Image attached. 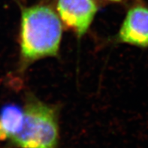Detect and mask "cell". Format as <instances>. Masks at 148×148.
<instances>
[{
	"instance_id": "6da1fadb",
	"label": "cell",
	"mask_w": 148,
	"mask_h": 148,
	"mask_svg": "<svg viewBox=\"0 0 148 148\" xmlns=\"http://www.w3.org/2000/svg\"><path fill=\"white\" fill-rule=\"evenodd\" d=\"M62 24L51 8L34 5L22 11L21 53L24 62L57 55L62 39Z\"/></svg>"
},
{
	"instance_id": "7a4b0ae2",
	"label": "cell",
	"mask_w": 148,
	"mask_h": 148,
	"mask_svg": "<svg viewBox=\"0 0 148 148\" xmlns=\"http://www.w3.org/2000/svg\"><path fill=\"white\" fill-rule=\"evenodd\" d=\"M59 138L56 112L38 100H29L23 109L21 129L11 139L21 148H54Z\"/></svg>"
},
{
	"instance_id": "3957f363",
	"label": "cell",
	"mask_w": 148,
	"mask_h": 148,
	"mask_svg": "<svg viewBox=\"0 0 148 148\" xmlns=\"http://www.w3.org/2000/svg\"><path fill=\"white\" fill-rule=\"evenodd\" d=\"M56 9L61 22L81 37L90 28L97 5L94 0H58Z\"/></svg>"
},
{
	"instance_id": "277c9868",
	"label": "cell",
	"mask_w": 148,
	"mask_h": 148,
	"mask_svg": "<svg viewBox=\"0 0 148 148\" xmlns=\"http://www.w3.org/2000/svg\"><path fill=\"white\" fill-rule=\"evenodd\" d=\"M120 42L135 47H148V7L138 5L126 15L118 34Z\"/></svg>"
},
{
	"instance_id": "5b68a950",
	"label": "cell",
	"mask_w": 148,
	"mask_h": 148,
	"mask_svg": "<svg viewBox=\"0 0 148 148\" xmlns=\"http://www.w3.org/2000/svg\"><path fill=\"white\" fill-rule=\"evenodd\" d=\"M23 120V109L18 105L9 104L0 111V141L10 139L21 129Z\"/></svg>"
},
{
	"instance_id": "8992f818",
	"label": "cell",
	"mask_w": 148,
	"mask_h": 148,
	"mask_svg": "<svg viewBox=\"0 0 148 148\" xmlns=\"http://www.w3.org/2000/svg\"><path fill=\"white\" fill-rule=\"evenodd\" d=\"M109 1H111V2H120L122 0H109Z\"/></svg>"
}]
</instances>
